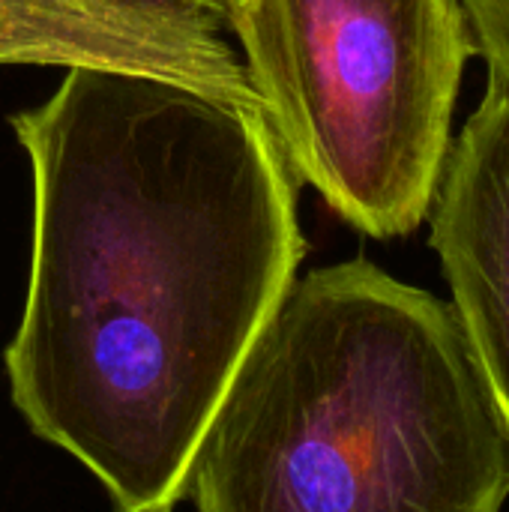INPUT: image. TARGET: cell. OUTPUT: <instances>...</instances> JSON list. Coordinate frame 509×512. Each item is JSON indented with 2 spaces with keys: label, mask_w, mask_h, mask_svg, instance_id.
<instances>
[{
  "label": "cell",
  "mask_w": 509,
  "mask_h": 512,
  "mask_svg": "<svg viewBox=\"0 0 509 512\" xmlns=\"http://www.w3.org/2000/svg\"><path fill=\"white\" fill-rule=\"evenodd\" d=\"M12 129L33 168L12 402L114 512H174L306 255L294 171L264 114L141 75L72 69Z\"/></svg>",
  "instance_id": "obj_1"
},
{
  "label": "cell",
  "mask_w": 509,
  "mask_h": 512,
  "mask_svg": "<svg viewBox=\"0 0 509 512\" xmlns=\"http://www.w3.org/2000/svg\"><path fill=\"white\" fill-rule=\"evenodd\" d=\"M450 306L509 438V84L489 75L429 207Z\"/></svg>",
  "instance_id": "obj_5"
},
{
  "label": "cell",
  "mask_w": 509,
  "mask_h": 512,
  "mask_svg": "<svg viewBox=\"0 0 509 512\" xmlns=\"http://www.w3.org/2000/svg\"><path fill=\"white\" fill-rule=\"evenodd\" d=\"M228 15L294 177L369 237L417 231L474 54L462 0H237Z\"/></svg>",
  "instance_id": "obj_3"
},
{
  "label": "cell",
  "mask_w": 509,
  "mask_h": 512,
  "mask_svg": "<svg viewBox=\"0 0 509 512\" xmlns=\"http://www.w3.org/2000/svg\"><path fill=\"white\" fill-rule=\"evenodd\" d=\"M222 3H225V6H228V9H231V6H234V3H237V0H222Z\"/></svg>",
  "instance_id": "obj_7"
},
{
  "label": "cell",
  "mask_w": 509,
  "mask_h": 512,
  "mask_svg": "<svg viewBox=\"0 0 509 512\" xmlns=\"http://www.w3.org/2000/svg\"><path fill=\"white\" fill-rule=\"evenodd\" d=\"M462 9L489 75L509 84V0H462Z\"/></svg>",
  "instance_id": "obj_6"
},
{
  "label": "cell",
  "mask_w": 509,
  "mask_h": 512,
  "mask_svg": "<svg viewBox=\"0 0 509 512\" xmlns=\"http://www.w3.org/2000/svg\"><path fill=\"white\" fill-rule=\"evenodd\" d=\"M159 78L264 114L231 15L207 0H0V66Z\"/></svg>",
  "instance_id": "obj_4"
},
{
  "label": "cell",
  "mask_w": 509,
  "mask_h": 512,
  "mask_svg": "<svg viewBox=\"0 0 509 512\" xmlns=\"http://www.w3.org/2000/svg\"><path fill=\"white\" fill-rule=\"evenodd\" d=\"M207 3H222V0H207ZM222 6H225V3H222Z\"/></svg>",
  "instance_id": "obj_8"
},
{
  "label": "cell",
  "mask_w": 509,
  "mask_h": 512,
  "mask_svg": "<svg viewBox=\"0 0 509 512\" xmlns=\"http://www.w3.org/2000/svg\"><path fill=\"white\" fill-rule=\"evenodd\" d=\"M198 512H501L509 438L453 306L357 258L294 279L189 477Z\"/></svg>",
  "instance_id": "obj_2"
}]
</instances>
